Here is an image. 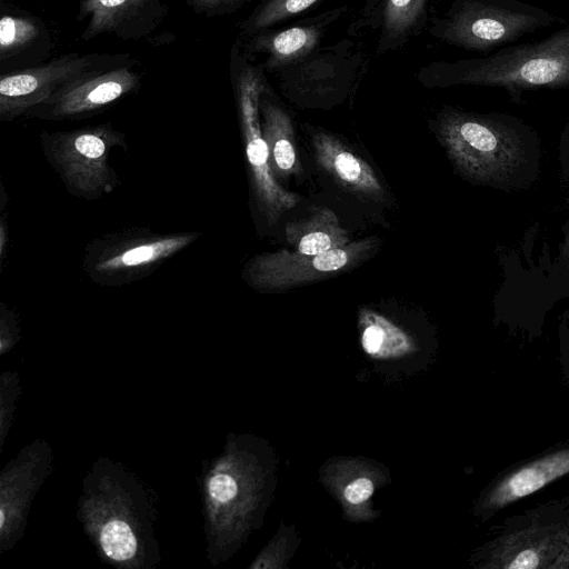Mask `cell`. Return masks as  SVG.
Masks as SVG:
<instances>
[{"instance_id":"6da1fadb","label":"cell","mask_w":569,"mask_h":569,"mask_svg":"<svg viewBox=\"0 0 569 569\" xmlns=\"http://www.w3.org/2000/svg\"><path fill=\"white\" fill-rule=\"evenodd\" d=\"M43 154L69 193L97 200L118 184L109 162L111 150L126 147L124 134L110 123L42 132Z\"/></svg>"},{"instance_id":"7a4b0ae2","label":"cell","mask_w":569,"mask_h":569,"mask_svg":"<svg viewBox=\"0 0 569 569\" xmlns=\"http://www.w3.org/2000/svg\"><path fill=\"white\" fill-rule=\"evenodd\" d=\"M452 76L458 83L511 90L569 84V28L539 42L462 61L455 67Z\"/></svg>"},{"instance_id":"3957f363","label":"cell","mask_w":569,"mask_h":569,"mask_svg":"<svg viewBox=\"0 0 569 569\" xmlns=\"http://www.w3.org/2000/svg\"><path fill=\"white\" fill-rule=\"evenodd\" d=\"M199 236L197 232L158 233L141 228L104 234L87 244L82 268L94 283L122 286L151 274Z\"/></svg>"},{"instance_id":"277c9868","label":"cell","mask_w":569,"mask_h":569,"mask_svg":"<svg viewBox=\"0 0 569 569\" xmlns=\"http://www.w3.org/2000/svg\"><path fill=\"white\" fill-rule=\"evenodd\" d=\"M569 536V507L561 502L515 518L483 551L490 569H551Z\"/></svg>"},{"instance_id":"5b68a950","label":"cell","mask_w":569,"mask_h":569,"mask_svg":"<svg viewBox=\"0 0 569 569\" xmlns=\"http://www.w3.org/2000/svg\"><path fill=\"white\" fill-rule=\"evenodd\" d=\"M131 62L133 58L123 53L73 52L40 66L1 73L0 120L26 116L64 86Z\"/></svg>"},{"instance_id":"8992f818","label":"cell","mask_w":569,"mask_h":569,"mask_svg":"<svg viewBox=\"0 0 569 569\" xmlns=\"http://www.w3.org/2000/svg\"><path fill=\"white\" fill-rule=\"evenodd\" d=\"M555 20L547 11L517 0H465L447 21L442 37L457 46L485 51Z\"/></svg>"},{"instance_id":"52a82bcc","label":"cell","mask_w":569,"mask_h":569,"mask_svg":"<svg viewBox=\"0 0 569 569\" xmlns=\"http://www.w3.org/2000/svg\"><path fill=\"white\" fill-rule=\"evenodd\" d=\"M440 132L456 163L478 179H497L518 162L513 138L489 119L449 113L441 121Z\"/></svg>"},{"instance_id":"ba28073f","label":"cell","mask_w":569,"mask_h":569,"mask_svg":"<svg viewBox=\"0 0 569 569\" xmlns=\"http://www.w3.org/2000/svg\"><path fill=\"white\" fill-rule=\"evenodd\" d=\"M232 79L246 156L251 169L252 183L260 202L270 211L277 207H290V196L279 189L269 167V147L263 139L259 122L262 81L256 69L239 58H233Z\"/></svg>"},{"instance_id":"9c48e42d","label":"cell","mask_w":569,"mask_h":569,"mask_svg":"<svg viewBox=\"0 0 569 569\" xmlns=\"http://www.w3.org/2000/svg\"><path fill=\"white\" fill-rule=\"evenodd\" d=\"M134 63L73 81L32 108L26 116L60 121L100 112L140 87L141 74L133 68Z\"/></svg>"},{"instance_id":"30bf717a","label":"cell","mask_w":569,"mask_h":569,"mask_svg":"<svg viewBox=\"0 0 569 569\" xmlns=\"http://www.w3.org/2000/svg\"><path fill=\"white\" fill-rule=\"evenodd\" d=\"M168 11L162 0H82L77 19L88 21L81 34L83 41L104 33L140 40L160 27Z\"/></svg>"},{"instance_id":"8fae6325","label":"cell","mask_w":569,"mask_h":569,"mask_svg":"<svg viewBox=\"0 0 569 569\" xmlns=\"http://www.w3.org/2000/svg\"><path fill=\"white\" fill-rule=\"evenodd\" d=\"M569 473V445L509 470L493 481L481 509L491 517L501 509Z\"/></svg>"},{"instance_id":"7c38bea8","label":"cell","mask_w":569,"mask_h":569,"mask_svg":"<svg viewBox=\"0 0 569 569\" xmlns=\"http://www.w3.org/2000/svg\"><path fill=\"white\" fill-rule=\"evenodd\" d=\"M52 48L46 24L37 17L2 13L0 20V67L2 73L41 64Z\"/></svg>"},{"instance_id":"4fadbf2b","label":"cell","mask_w":569,"mask_h":569,"mask_svg":"<svg viewBox=\"0 0 569 569\" xmlns=\"http://www.w3.org/2000/svg\"><path fill=\"white\" fill-rule=\"evenodd\" d=\"M315 141L320 162L341 182L366 193H381L379 181L369 166L326 134L317 136Z\"/></svg>"},{"instance_id":"5bb4252c","label":"cell","mask_w":569,"mask_h":569,"mask_svg":"<svg viewBox=\"0 0 569 569\" xmlns=\"http://www.w3.org/2000/svg\"><path fill=\"white\" fill-rule=\"evenodd\" d=\"M318 38V30L307 27H295L274 34L263 42L270 53L268 66H281L307 54Z\"/></svg>"},{"instance_id":"9a60e30c","label":"cell","mask_w":569,"mask_h":569,"mask_svg":"<svg viewBox=\"0 0 569 569\" xmlns=\"http://www.w3.org/2000/svg\"><path fill=\"white\" fill-rule=\"evenodd\" d=\"M261 110L264 117V127L278 139L274 140L272 156L279 169L289 171L296 164V152L287 134L290 129L288 116L274 104L263 101Z\"/></svg>"},{"instance_id":"2e32d148","label":"cell","mask_w":569,"mask_h":569,"mask_svg":"<svg viewBox=\"0 0 569 569\" xmlns=\"http://www.w3.org/2000/svg\"><path fill=\"white\" fill-rule=\"evenodd\" d=\"M103 551L113 560H128L136 551V539L131 528L120 520L108 522L100 536Z\"/></svg>"},{"instance_id":"e0dca14e","label":"cell","mask_w":569,"mask_h":569,"mask_svg":"<svg viewBox=\"0 0 569 569\" xmlns=\"http://www.w3.org/2000/svg\"><path fill=\"white\" fill-rule=\"evenodd\" d=\"M318 0H269L247 23L249 31L267 28L280 20L290 18L312 6Z\"/></svg>"},{"instance_id":"ac0fdd59","label":"cell","mask_w":569,"mask_h":569,"mask_svg":"<svg viewBox=\"0 0 569 569\" xmlns=\"http://www.w3.org/2000/svg\"><path fill=\"white\" fill-rule=\"evenodd\" d=\"M426 0H388L385 10V27L399 34L409 30L419 19Z\"/></svg>"},{"instance_id":"d6986e66","label":"cell","mask_w":569,"mask_h":569,"mask_svg":"<svg viewBox=\"0 0 569 569\" xmlns=\"http://www.w3.org/2000/svg\"><path fill=\"white\" fill-rule=\"evenodd\" d=\"M332 249V240L325 231L306 233L298 243V251L302 256H316Z\"/></svg>"},{"instance_id":"ffe728a7","label":"cell","mask_w":569,"mask_h":569,"mask_svg":"<svg viewBox=\"0 0 569 569\" xmlns=\"http://www.w3.org/2000/svg\"><path fill=\"white\" fill-rule=\"evenodd\" d=\"M209 492L218 502H227L237 493V483L232 477L219 473L209 482Z\"/></svg>"},{"instance_id":"44dd1931","label":"cell","mask_w":569,"mask_h":569,"mask_svg":"<svg viewBox=\"0 0 569 569\" xmlns=\"http://www.w3.org/2000/svg\"><path fill=\"white\" fill-rule=\"evenodd\" d=\"M239 2L240 0H187L196 13L206 17L226 13Z\"/></svg>"},{"instance_id":"7402d4cb","label":"cell","mask_w":569,"mask_h":569,"mask_svg":"<svg viewBox=\"0 0 569 569\" xmlns=\"http://www.w3.org/2000/svg\"><path fill=\"white\" fill-rule=\"evenodd\" d=\"M372 492V482L367 478H359L347 486L345 497L351 503H360L367 500Z\"/></svg>"},{"instance_id":"603a6c76","label":"cell","mask_w":569,"mask_h":569,"mask_svg":"<svg viewBox=\"0 0 569 569\" xmlns=\"http://www.w3.org/2000/svg\"><path fill=\"white\" fill-rule=\"evenodd\" d=\"M385 331L378 325L367 327L362 335V345L368 353H376L382 346Z\"/></svg>"},{"instance_id":"cb8c5ba5","label":"cell","mask_w":569,"mask_h":569,"mask_svg":"<svg viewBox=\"0 0 569 569\" xmlns=\"http://www.w3.org/2000/svg\"><path fill=\"white\" fill-rule=\"evenodd\" d=\"M558 568H560V569L569 568V536L567 538V541H566L562 552L560 553V556L558 557V559L556 560V562L553 563L551 569H558Z\"/></svg>"}]
</instances>
